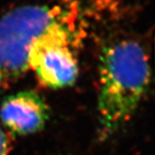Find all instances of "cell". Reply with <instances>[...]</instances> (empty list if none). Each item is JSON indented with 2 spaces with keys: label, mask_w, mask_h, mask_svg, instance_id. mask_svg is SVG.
Listing matches in <instances>:
<instances>
[{
  "label": "cell",
  "mask_w": 155,
  "mask_h": 155,
  "mask_svg": "<svg viewBox=\"0 0 155 155\" xmlns=\"http://www.w3.org/2000/svg\"><path fill=\"white\" fill-rule=\"evenodd\" d=\"M73 48L50 44L34 51L29 58V68L40 82L51 89L71 86L79 75V64Z\"/></svg>",
  "instance_id": "3957f363"
},
{
  "label": "cell",
  "mask_w": 155,
  "mask_h": 155,
  "mask_svg": "<svg viewBox=\"0 0 155 155\" xmlns=\"http://www.w3.org/2000/svg\"><path fill=\"white\" fill-rule=\"evenodd\" d=\"M85 37V23L77 0L16 8L0 18V84L29 68L30 55L50 44L71 48Z\"/></svg>",
  "instance_id": "6da1fadb"
},
{
  "label": "cell",
  "mask_w": 155,
  "mask_h": 155,
  "mask_svg": "<svg viewBox=\"0 0 155 155\" xmlns=\"http://www.w3.org/2000/svg\"><path fill=\"white\" fill-rule=\"evenodd\" d=\"M49 107L34 91L8 95L0 107V119L14 134L30 135L41 131L49 120Z\"/></svg>",
  "instance_id": "277c9868"
},
{
  "label": "cell",
  "mask_w": 155,
  "mask_h": 155,
  "mask_svg": "<svg viewBox=\"0 0 155 155\" xmlns=\"http://www.w3.org/2000/svg\"><path fill=\"white\" fill-rule=\"evenodd\" d=\"M150 69L145 50L133 39L106 46L99 61V121L110 134L136 111L150 82Z\"/></svg>",
  "instance_id": "7a4b0ae2"
},
{
  "label": "cell",
  "mask_w": 155,
  "mask_h": 155,
  "mask_svg": "<svg viewBox=\"0 0 155 155\" xmlns=\"http://www.w3.org/2000/svg\"><path fill=\"white\" fill-rule=\"evenodd\" d=\"M0 155H9L8 141L1 127H0Z\"/></svg>",
  "instance_id": "5b68a950"
}]
</instances>
